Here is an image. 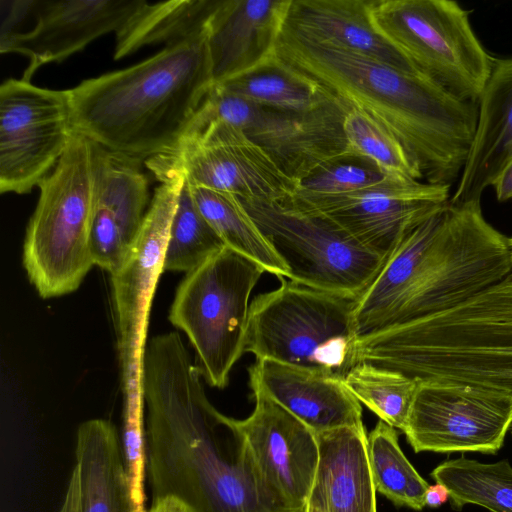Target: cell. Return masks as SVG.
<instances>
[{
	"label": "cell",
	"mask_w": 512,
	"mask_h": 512,
	"mask_svg": "<svg viewBox=\"0 0 512 512\" xmlns=\"http://www.w3.org/2000/svg\"><path fill=\"white\" fill-rule=\"evenodd\" d=\"M178 332L146 345V476L152 499L174 496L194 512H307L262 475L237 420L209 401Z\"/></svg>",
	"instance_id": "1"
},
{
	"label": "cell",
	"mask_w": 512,
	"mask_h": 512,
	"mask_svg": "<svg viewBox=\"0 0 512 512\" xmlns=\"http://www.w3.org/2000/svg\"><path fill=\"white\" fill-rule=\"evenodd\" d=\"M275 54L388 130L423 182L451 186L461 176L478 104L455 98L423 75L308 40L285 26Z\"/></svg>",
	"instance_id": "2"
},
{
	"label": "cell",
	"mask_w": 512,
	"mask_h": 512,
	"mask_svg": "<svg viewBox=\"0 0 512 512\" xmlns=\"http://www.w3.org/2000/svg\"><path fill=\"white\" fill-rule=\"evenodd\" d=\"M512 273L509 238L481 202L448 204L408 228L356 300L358 339L443 312Z\"/></svg>",
	"instance_id": "3"
},
{
	"label": "cell",
	"mask_w": 512,
	"mask_h": 512,
	"mask_svg": "<svg viewBox=\"0 0 512 512\" xmlns=\"http://www.w3.org/2000/svg\"><path fill=\"white\" fill-rule=\"evenodd\" d=\"M213 86L207 27L69 89L74 130L140 162L171 154Z\"/></svg>",
	"instance_id": "4"
},
{
	"label": "cell",
	"mask_w": 512,
	"mask_h": 512,
	"mask_svg": "<svg viewBox=\"0 0 512 512\" xmlns=\"http://www.w3.org/2000/svg\"><path fill=\"white\" fill-rule=\"evenodd\" d=\"M26 229L23 265L44 298L78 289L94 265L90 236L95 201L93 142L74 132L54 169L39 183Z\"/></svg>",
	"instance_id": "5"
},
{
	"label": "cell",
	"mask_w": 512,
	"mask_h": 512,
	"mask_svg": "<svg viewBox=\"0 0 512 512\" xmlns=\"http://www.w3.org/2000/svg\"><path fill=\"white\" fill-rule=\"evenodd\" d=\"M279 280L250 304L245 352L344 379L357 364L356 300Z\"/></svg>",
	"instance_id": "6"
},
{
	"label": "cell",
	"mask_w": 512,
	"mask_h": 512,
	"mask_svg": "<svg viewBox=\"0 0 512 512\" xmlns=\"http://www.w3.org/2000/svg\"><path fill=\"white\" fill-rule=\"evenodd\" d=\"M375 29L416 70L455 98L478 104L495 60L469 12L449 0H368Z\"/></svg>",
	"instance_id": "7"
},
{
	"label": "cell",
	"mask_w": 512,
	"mask_h": 512,
	"mask_svg": "<svg viewBox=\"0 0 512 512\" xmlns=\"http://www.w3.org/2000/svg\"><path fill=\"white\" fill-rule=\"evenodd\" d=\"M265 270L224 247L180 282L169 321L193 346L203 379L223 389L245 352L250 296Z\"/></svg>",
	"instance_id": "8"
},
{
	"label": "cell",
	"mask_w": 512,
	"mask_h": 512,
	"mask_svg": "<svg viewBox=\"0 0 512 512\" xmlns=\"http://www.w3.org/2000/svg\"><path fill=\"white\" fill-rule=\"evenodd\" d=\"M239 201L289 269V280L359 299L386 259L327 215L297 201Z\"/></svg>",
	"instance_id": "9"
},
{
	"label": "cell",
	"mask_w": 512,
	"mask_h": 512,
	"mask_svg": "<svg viewBox=\"0 0 512 512\" xmlns=\"http://www.w3.org/2000/svg\"><path fill=\"white\" fill-rule=\"evenodd\" d=\"M343 100L311 112L262 106L214 85L193 117L180 145L222 120L239 129L290 178L300 183L327 162L347 154ZM179 145V146H180Z\"/></svg>",
	"instance_id": "10"
},
{
	"label": "cell",
	"mask_w": 512,
	"mask_h": 512,
	"mask_svg": "<svg viewBox=\"0 0 512 512\" xmlns=\"http://www.w3.org/2000/svg\"><path fill=\"white\" fill-rule=\"evenodd\" d=\"M75 130L69 90L7 79L0 86V192L28 193L54 169Z\"/></svg>",
	"instance_id": "11"
},
{
	"label": "cell",
	"mask_w": 512,
	"mask_h": 512,
	"mask_svg": "<svg viewBox=\"0 0 512 512\" xmlns=\"http://www.w3.org/2000/svg\"><path fill=\"white\" fill-rule=\"evenodd\" d=\"M512 426V394L468 383L418 381L406 429L419 452L496 454Z\"/></svg>",
	"instance_id": "12"
},
{
	"label": "cell",
	"mask_w": 512,
	"mask_h": 512,
	"mask_svg": "<svg viewBox=\"0 0 512 512\" xmlns=\"http://www.w3.org/2000/svg\"><path fill=\"white\" fill-rule=\"evenodd\" d=\"M184 181L180 174L161 180L125 261L111 274L122 387L142 385L151 304L164 271L170 226Z\"/></svg>",
	"instance_id": "13"
},
{
	"label": "cell",
	"mask_w": 512,
	"mask_h": 512,
	"mask_svg": "<svg viewBox=\"0 0 512 512\" xmlns=\"http://www.w3.org/2000/svg\"><path fill=\"white\" fill-rule=\"evenodd\" d=\"M145 163L158 180L180 174L190 186L245 199H287L299 185L241 129L222 120L211 122L175 152Z\"/></svg>",
	"instance_id": "14"
},
{
	"label": "cell",
	"mask_w": 512,
	"mask_h": 512,
	"mask_svg": "<svg viewBox=\"0 0 512 512\" xmlns=\"http://www.w3.org/2000/svg\"><path fill=\"white\" fill-rule=\"evenodd\" d=\"M450 186L387 176L367 188L338 195L293 197L333 219L387 260L403 233L444 208Z\"/></svg>",
	"instance_id": "15"
},
{
	"label": "cell",
	"mask_w": 512,
	"mask_h": 512,
	"mask_svg": "<svg viewBox=\"0 0 512 512\" xmlns=\"http://www.w3.org/2000/svg\"><path fill=\"white\" fill-rule=\"evenodd\" d=\"M145 0H35L34 27L0 40L1 53L29 58L22 79L36 70L60 62L98 37L120 32Z\"/></svg>",
	"instance_id": "16"
},
{
	"label": "cell",
	"mask_w": 512,
	"mask_h": 512,
	"mask_svg": "<svg viewBox=\"0 0 512 512\" xmlns=\"http://www.w3.org/2000/svg\"><path fill=\"white\" fill-rule=\"evenodd\" d=\"M255 406L237 420L256 463L270 486L288 503L306 510L319 463L317 435L259 391Z\"/></svg>",
	"instance_id": "17"
},
{
	"label": "cell",
	"mask_w": 512,
	"mask_h": 512,
	"mask_svg": "<svg viewBox=\"0 0 512 512\" xmlns=\"http://www.w3.org/2000/svg\"><path fill=\"white\" fill-rule=\"evenodd\" d=\"M93 152L91 254L94 265L111 275L125 261L147 213L148 180L141 171L142 162L95 142Z\"/></svg>",
	"instance_id": "18"
},
{
	"label": "cell",
	"mask_w": 512,
	"mask_h": 512,
	"mask_svg": "<svg viewBox=\"0 0 512 512\" xmlns=\"http://www.w3.org/2000/svg\"><path fill=\"white\" fill-rule=\"evenodd\" d=\"M290 0H218L207 23L213 84L275 56Z\"/></svg>",
	"instance_id": "19"
},
{
	"label": "cell",
	"mask_w": 512,
	"mask_h": 512,
	"mask_svg": "<svg viewBox=\"0 0 512 512\" xmlns=\"http://www.w3.org/2000/svg\"><path fill=\"white\" fill-rule=\"evenodd\" d=\"M249 384L252 391L278 403L316 434L364 427L361 403L343 379L256 359L249 368Z\"/></svg>",
	"instance_id": "20"
},
{
	"label": "cell",
	"mask_w": 512,
	"mask_h": 512,
	"mask_svg": "<svg viewBox=\"0 0 512 512\" xmlns=\"http://www.w3.org/2000/svg\"><path fill=\"white\" fill-rule=\"evenodd\" d=\"M512 159V59L496 60L478 103V120L452 205L481 202Z\"/></svg>",
	"instance_id": "21"
},
{
	"label": "cell",
	"mask_w": 512,
	"mask_h": 512,
	"mask_svg": "<svg viewBox=\"0 0 512 512\" xmlns=\"http://www.w3.org/2000/svg\"><path fill=\"white\" fill-rule=\"evenodd\" d=\"M285 27L308 40L420 74L375 29L368 0H290Z\"/></svg>",
	"instance_id": "22"
},
{
	"label": "cell",
	"mask_w": 512,
	"mask_h": 512,
	"mask_svg": "<svg viewBox=\"0 0 512 512\" xmlns=\"http://www.w3.org/2000/svg\"><path fill=\"white\" fill-rule=\"evenodd\" d=\"M81 512H134L121 437L113 423L90 419L76 433Z\"/></svg>",
	"instance_id": "23"
},
{
	"label": "cell",
	"mask_w": 512,
	"mask_h": 512,
	"mask_svg": "<svg viewBox=\"0 0 512 512\" xmlns=\"http://www.w3.org/2000/svg\"><path fill=\"white\" fill-rule=\"evenodd\" d=\"M316 435V483L328 512H377L365 427H342Z\"/></svg>",
	"instance_id": "24"
},
{
	"label": "cell",
	"mask_w": 512,
	"mask_h": 512,
	"mask_svg": "<svg viewBox=\"0 0 512 512\" xmlns=\"http://www.w3.org/2000/svg\"><path fill=\"white\" fill-rule=\"evenodd\" d=\"M214 85L244 100L298 113L321 109L338 99L276 54L258 67Z\"/></svg>",
	"instance_id": "25"
},
{
	"label": "cell",
	"mask_w": 512,
	"mask_h": 512,
	"mask_svg": "<svg viewBox=\"0 0 512 512\" xmlns=\"http://www.w3.org/2000/svg\"><path fill=\"white\" fill-rule=\"evenodd\" d=\"M218 0L147 1L116 34L114 58L121 59L140 47L180 42L204 31Z\"/></svg>",
	"instance_id": "26"
},
{
	"label": "cell",
	"mask_w": 512,
	"mask_h": 512,
	"mask_svg": "<svg viewBox=\"0 0 512 512\" xmlns=\"http://www.w3.org/2000/svg\"><path fill=\"white\" fill-rule=\"evenodd\" d=\"M189 188L197 208L226 247L256 262L265 272L278 278H289L287 265L236 195L205 187L189 185Z\"/></svg>",
	"instance_id": "27"
},
{
	"label": "cell",
	"mask_w": 512,
	"mask_h": 512,
	"mask_svg": "<svg viewBox=\"0 0 512 512\" xmlns=\"http://www.w3.org/2000/svg\"><path fill=\"white\" fill-rule=\"evenodd\" d=\"M431 477L448 489L454 509L471 504L490 512H512V466L507 460L450 459L435 467Z\"/></svg>",
	"instance_id": "28"
},
{
	"label": "cell",
	"mask_w": 512,
	"mask_h": 512,
	"mask_svg": "<svg viewBox=\"0 0 512 512\" xmlns=\"http://www.w3.org/2000/svg\"><path fill=\"white\" fill-rule=\"evenodd\" d=\"M367 453L376 491L397 506L420 511L429 487L402 452L395 428L380 420L367 436Z\"/></svg>",
	"instance_id": "29"
},
{
	"label": "cell",
	"mask_w": 512,
	"mask_h": 512,
	"mask_svg": "<svg viewBox=\"0 0 512 512\" xmlns=\"http://www.w3.org/2000/svg\"><path fill=\"white\" fill-rule=\"evenodd\" d=\"M346 387L380 420L405 431L418 381L398 372L357 363L343 379Z\"/></svg>",
	"instance_id": "30"
},
{
	"label": "cell",
	"mask_w": 512,
	"mask_h": 512,
	"mask_svg": "<svg viewBox=\"0 0 512 512\" xmlns=\"http://www.w3.org/2000/svg\"><path fill=\"white\" fill-rule=\"evenodd\" d=\"M224 247L222 239L197 208L184 181L170 226L164 271L188 273Z\"/></svg>",
	"instance_id": "31"
},
{
	"label": "cell",
	"mask_w": 512,
	"mask_h": 512,
	"mask_svg": "<svg viewBox=\"0 0 512 512\" xmlns=\"http://www.w3.org/2000/svg\"><path fill=\"white\" fill-rule=\"evenodd\" d=\"M343 131L348 155L370 161L386 175L422 181L401 143L371 117L351 107Z\"/></svg>",
	"instance_id": "32"
},
{
	"label": "cell",
	"mask_w": 512,
	"mask_h": 512,
	"mask_svg": "<svg viewBox=\"0 0 512 512\" xmlns=\"http://www.w3.org/2000/svg\"><path fill=\"white\" fill-rule=\"evenodd\" d=\"M387 176L368 160L352 155L333 159L302 180L296 193L338 195L358 191L381 182Z\"/></svg>",
	"instance_id": "33"
},
{
	"label": "cell",
	"mask_w": 512,
	"mask_h": 512,
	"mask_svg": "<svg viewBox=\"0 0 512 512\" xmlns=\"http://www.w3.org/2000/svg\"><path fill=\"white\" fill-rule=\"evenodd\" d=\"M0 40L19 32L18 27L33 14L35 0H1Z\"/></svg>",
	"instance_id": "34"
},
{
	"label": "cell",
	"mask_w": 512,
	"mask_h": 512,
	"mask_svg": "<svg viewBox=\"0 0 512 512\" xmlns=\"http://www.w3.org/2000/svg\"><path fill=\"white\" fill-rule=\"evenodd\" d=\"M59 512H81L79 474L76 466L72 469Z\"/></svg>",
	"instance_id": "35"
},
{
	"label": "cell",
	"mask_w": 512,
	"mask_h": 512,
	"mask_svg": "<svg viewBox=\"0 0 512 512\" xmlns=\"http://www.w3.org/2000/svg\"><path fill=\"white\" fill-rule=\"evenodd\" d=\"M492 186L498 201L504 202L512 199V159L500 172Z\"/></svg>",
	"instance_id": "36"
},
{
	"label": "cell",
	"mask_w": 512,
	"mask_h": 512,
	"mask_svg": "<svg viewBox=\"0 0 512 512\" xmlns=\"http://www.w3.org/2000/svg\"><path fill=\"white\" fill-rule=\"evenodd\" d=\"M146 512H194L184 501L174 496H165L152 501Z\"/></svg>",
	"instance_id": "37"
},
{
	"label": "cell",
	"mask_w": 512,
	"mask_h": 512,
	"mask_svg": "<svg viewBox=\"0 0 512 512\" xmlns=\"http://www.w3.org/2000/svg\"><path fill=\"white\" fill-rule=\"evenodd\" d=\"M450 499L448 489L440 483L429 485L425 493V505L430 508H437Z\"/></svg>",
	"instance_id": "38"
},
{
	"label": "cell",
	"mask_w": 512,
	"mask_h": 512,
	"mask_svg": "<svg viewBox=\"0 0 512 512\" xmlns=\"http://www.w3.org/2000/svg\"><path fill=\"white\" fill-rule=\"evenodd\" d=\"M307 512H328L323 494L316 481L307 503Z\"/></svg>",
	"instance_id": "39"
},
{
	"label": "cell",
	"mask_w": 512,
	"mask_h": 512,
	"mask_svg": "<svg viewBox=\"0 0 512 512\" xmlns=\"http://www.w3.org/2000/svg\"><path fill=\"white\" fill-rule=\"evenodd\" d=\"M509 244H510L511 261H512V238H509ZM511 275H512V273H511Z\"/></svg>",
	"instance_id": "40"
}]
</instances>
